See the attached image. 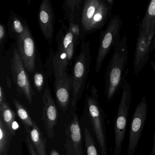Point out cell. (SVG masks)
I'll return each mask as SVG.
<instances>
[{
	"instance_id": "16",
	"label": "cell",
	"mask_w": 155,
	"mask_h": 155,
	"mask_svg": "<svg viewBox=\"0 0 155 155\" xmlns=\"http://www.w3.org/2000/svg\"><path fill=\"white\" fill-rule=\"evenodd\" d=\"M28 28V25L25 19L13 12H11L7 29L10 38L17 41L18 37L23 34Z\"/></svg>"
},
{
	"instance_id": "19",
	"label": "cell",
	"mask_w": 155,
	"mask_h": 155,
	"mask_svg": "<svg viewBox=\"0 0 155 155\" xmlns=\"http://www.w3.org/2000/svg\"><path fill=\"white\" fill-rule=\"evenodd\" d=\"M31 143L38 155H47L46 153V139L43 137V133L38 127L37 123L31 128L28 134Z\"/></svg>"
},
{
	"instance_id": "4",
	"label": "cell",
	"mask_w": 155,
	"mask_h": 155,
	"mask_svg": "<svg viewBox=\"0 0 155 155\" xmlns=\"http://www.w3.org/2000/svg\"><path fill=\"white\" fill-rule=\"evenodd\" d=\"M122 95L114 121V147L113 155H120L126 135L127 121L132 100L131 87L125 77L122 87Z\"/></svg>"
},
{
	"instance_id": "14",
	"label": "cell",
	"mask_w": 155,
	"mask_h": 155,
	"mask_svg": "<svg viewBox=\"0 0 155 155\" xmlns=\"http://www.w3.org/2000/svg\"><path fill=\"white\" fill-rule=\"evenodd\" d=\"M66 136L65 147L67 155H82L81 129L76 113L66 128Z\"/></svg>"
},
{
	"instance_id": "25",
	"label": "cell",
	"mask_w": 155,
	"mask_h": 155,
	"mask_svg": "<svg viewBox=\"0 0 155 155\" xmlns=\"http://www.w3.org/2000/svg\"><path fill=\"white\" fill-rule=\"evenodd\" d=\"M45 77L43 73L41 72L34 73L33 76L34 86L38 92H40L42 90L45 84Z\"/></svg>"
},
{
	"instance_id": "8",
	"label": "cell",
	"mask_w": 155,
	"mask_h": 155,
	"mask_svg": "<svg viewBox=\"0 0 155 155\" xmlns=\"http://www.w3.org/2000/svg\"><path fill=\"white\" fill-rule=\"evenodd\" d=\"M148 104L145 95L135 109L130 128L127 155H134L141 137L147 117Z\"/></svg>"
},
{
	"instance_id": "12",
	"label": "cell",
	"mask_w": 155,
	"mask_h": 155,
	"mask_svg": "<svg viewBox=\"0 0 155 155\" xmlns=\"http://www.w3.org/2000/svg\"><path fill=\"white\" fill-rule=\"evenodd\" d=\"M38 21L44 38L51 44L53 38L55 16L52 3L50 0H43L40 4Z\"/></svg>"
},
{
	"instance_id": "3",
	"label": "cell",
	"mask_w": 155,
	"mask_h": 155,
	"mask_svg": "<svg viewBox=\"0 0 155 155\" xmlns=\"http://www.w3.org/2000/svg\"><path fill=\"white\" fill-rule=\"evenodd\" d=\"M86 104L88 114L92 125L101 155H107L105 114L99 101L97 89L94 85L91 87L90 94H87Z\"/></svg>"
},
{
	"instance_id": "18",
	"label": "cell",
	"mask_w": 155,
	"mask_h": 155,
	"mask_svg": "<svg viewBox=\"0 0 155 155\" xmlns=\"http://www.w3.org/2000/svg\"><path fill=\"white\" fill-rule=\"evenodd\" d=\"M83 2H84L82 0H66L64 2L62 8L65 19L69 23L74 22L81 24L79 11Z\"/></svg>"
},
{
	"instance_id": "1",
	"label": "cell",
	"mask_w": 155,
	"mask_h": 155,
	"mask_svg": "<svg viewBox=\"0 0 155 155\" xmlns=\"http://www.w3.org/2000/svg\"><path fill=\"white\" fill-rule=\"evenodd\" d=\"M127 38L123 35L113 49L105 75V94L108 101L113 99L122 87L125 76L123 75L128 56Z\"/></svg>"
},
{
	"instance_id": "13",
	"label": "cell",
	"mask_w": 155,
	"mask_h": 155,
	"mask_svg": "<svg viewBox=\"0 0 155 155\" xmlns=\"http://www.w3.org/2000/svg\"><path fill=\"white\" fill-rule=\"evenodd\" d=\"M42 120L50 138L54 137V128L58 123L59 112L49 89L47 88L42 96Z\"/></svg>"
},
{
	"instance_id": "32",
	"label": "cell",
	"mask_w": 155,
	"mask_h": 155,
	"mask_svg": "<svg viewBox=\"0 0 155 155\" xmlns=\"http://www.w3.org/2000/svg\"><path fill=\"white\" fill-rule=\"evenodd\" d=\"M150 65H151V67H152V69H153V71L155 73V62L154 61H151L150 63Z\"/></svg>"
},
{
	"instance_id": "28",
	"label": "cell",
	"mask_w": 155,
	"mask_h": 155,
	"mask_svg": "<svg viewBox=\"0 0 155 155\" xmlns=\"http://www.w3.org/2000/svg\"><path fill=\"white\" fill-rule=\"evenodd\" d=\"M7 102L5 97L4 90L2 86H0V104Z\"/></svg>"
},
{
	"instance_id": "17",
	"label": "cell",
	"mask_w": 155,
	"mask_h": 155,
	"mask_svg": "<svg viewBox=\"0 0 155 155\" xmlns=\"http://www.w3.org/2000/svg\"><path fill=\"white\" fill-rule=\"evenodd\" d=\"M101 2V0H86L84 1L81 11V21L82 29L86 33Z\"/></svg>"
},
{
	"instance_id": "20",
	"label": "cell",
	"mask_w": 155,
	"mask_h": 155,
	"mask_svg": "<svg viewBox=\"0 0 155 155\" xmlns=\"http://www.w3.org/2000/svg\"><path fill=\"white\" fill-rule=\"evenodd\" d=\"M15 135L0 118V155H8Z\"/></svg>"
},
{
	"instance_id": "15",
	"label": "cell",
	"mask_w": 155,
	"mask_h": 155,
	"mask_svg": "<svg viewBox=\"0 0 155 155\" xmlns=\"http://www.w3.org/2000/svg\"><path fill=\"white\" fill-rule=\"evenodd\" d=\"M113 0H101V3L88 28L87 33H92L102 29L111 18Z\"/></svg>"
},
{
	"instance_id": "27",
	"label": "cell",
	"mask_w": 155,
	"mask_h": 155,
	"mask_svg": "<svg viewBox=\"0 0 155 155\" xmlns=\"http://www.w3.org/2000/svg\"><path fill=\"white\" fill-rule=\"evenodd\" d=\"M26 144L28 152H29L30 155H38L31 143V140L28 135H27V137H26Z\"/></svg>"
},
{
	"instance_id": "11",
	"label": "cell",
	"mask_w": 155,
	"mask_h": 155,
	"mask_svg": "<svg viewBox=\"0 0 155 155\" xmlns=\"http://www.w3.org/2000/svg\"><path fill=\"white\" fill-rule=\"evenodd\" d=\"M155 35V29L145 32L139 28V34L135 48L133 73L137 76L148 61L150 48Z\"/></svg>"
},
{
	"instance_id": "2",
	"label": "cell",
	"mask_w": 155,
	"mask_h": 155,
	"mask_svg": "<svg viewBox=\"0 0 155 155\" xmlns=\"http://www.w3.org/2000/svg\"><path fill=\"white\" fill-rule=\"evenodd\" d=\"M91 60L90 42L82 40L80 52L75 58L72 70V106H76L81 98L88 77Z\"/></svg>"
},
{
	"instance_id": "10",
	"label": "cell",
	"mask_w": 155,
	"mask_h": 155,
	"mask_svg": "<svg viewBox=\"0 0 155 155\" xmlns=\"http://www.w3.org/2000/svg\"><path fill=\"white\" fill-rule=\"evenodd\" d=\"M20 57L30 73H35L37 58V46L29 28L23 34L18 37L17 41Z\"/></svg>"
},
{
	"instance_id": "21",
	"label": "cell",
	"mask_w": 155,
	"mask_h": 155,
	"mask_svg": "<svg viewBox=\"0 0 155 155\" xmlns=\"http://www.w3.org/2000/svg\"><path fill=\"white\" fill-rule=\"evenodd\" d=\"M13 104L19 118L23 124L26 132L28 134L36 122L31 119L26 108L17 99L13 100Z\"/></svg>"
},
{
	"instance_id": "9",
	"label": "cell",
	"mask_w": 155,
	"mask_h": 155,
	"mask_svg": "<svg viewBox=\"0 0 155 155\" xmlns=\"http://www.w3.org/2000/svg\"><path fill=\"white\" fill-rule=\"evenodd\" d=\"M57 51L54 57L65 69L70 66L74 58L76 48L74 36L68 27L62 24L56 37Z\"/></svg>"
},
{
	"instance_id": "7",
	"label": "cell",
	"mask_w": 155,
	"mask_h": 155,
	"mask_svg": "<svg viewBox=\"0 0 155 155\" xmlns=\"http://www.w3.org/2000/svg\"><path fill=\"white\" fill-rule=\"evenodd\" d=\"M11 68L17 91L21 96H24L29 104H31L35 92L31 87L27 71L16 48H14L12 52Z\"/></svg>"
},
{
	"instance_id": "26",
	"label": "cell",
	"mask_w": 155,
	"mask_h": 155,
	"mask_svg": "<svg viewBox=\"0 0 155 155\" xmlns=\"http://www.w3.org/2000/svg\"><path fill=\"white\" fill-rule=\"evenodd\" d=\"M8 37V31L4 24H0V52L2 54Z\"/></svg>"
},
{
	"instance_id": "29",
	"label": "cell",
	"mask_w": 155,
	"mask_h": 155,
	"mask_svg": "<svg viewBox=\"0 0 155 155\" xmlns=\"http://www.w3.org/2000/svg\"><path fill=\"white\" fill-rule=\"evenodd\" d=\"M150 155H155V130L154 135H153V144H152V148H151Z\"/></svg>"
},
{
	"instance_id": "6",
	"label": "cell",
	"mask_w": 155,
	"mask_h": 155,
	"mask_svg": "<svg viewBox=\"0 0 155 155\" xmlns=\"http://www.w3.org/2000/svg\"><path fill=\"white\" fill-rule=\"evenodd\" d=\"M122 24L123 21L119 15H113L110 19L106 29L101 31L99 47L95 67L96 73L99 72L106 57L119 42Z\"/></svg>"
},
{
	"instance_id": "23",
	"label": "cell",
	"mask_w": 155,
	"mask_h": 155,
	"mask_svg": "<svg viewBox=\"0 0 155 155\" xmlns=\"http://www.w3.org/2000/svg\"><path fill=\"white\" fill-rule=\"evenodd\" d=\"M15 117L16 113L10 107L8 101L0 104V118L15 135L16 132L13 129V127L16 122Z\"/></svg>"
},
{
	"instance_id": "5",
	"label": "cell",
	"mask_w": 155,
	"mask_h": 155,
	"mask_svg": "<svg viewBox=\"0 0 155 155\" xmlns=\"http://www.w3.org/2000/svg\"><path fill=\"white\" fill-rule=\"evenodd\" d=\"M48 59V68H51L54 78V92L59 107L63 111L68 110L70 101V91L72 88L71 76L58 62L50 51Z\"/></svg>"
},
{
	"instance_id": "24",
	"label": "cell",
	"mask_w": 155,
	"mask_h": 155,
	"mask_svg": "<svg viewBox=\"0 0 155 155\" xmlns=\"http://www.w3.org/2000/svg\"><path fill=\"white\" fill-rule=\"evenodd\" d=\"M84 137L87 155H99L94 139L87 128L84 130Z\"/></svg>"
},
{
	"instance_id": "22",
	"label": "cell",
	"mask_w": 155,
	"mask_h": 155,
	"mask_svg": "<svg viewBox=\"0 0 155 155\" xmlns=\"http://www.w3.org/2000/svg\"><path fill=\"white\" fill-rule=\"evenodd\" d=\"M139 28L145 32L155 29V0H152L150 2Z\"/></svg>"
},
{
	"instance_id": "30",
	"label": "cell",
	"mask_w": 155,
	"mask_h": 155,
	"mask_svg": "<svg viewBox=\"0 0 155 155\" xmlns=\"http://www.w3.org/2000/svg\"><path fill=\"white\" fill-rule=\"evenodd\" d=\"M155 50V35L152 40L151 42V45H150V52H151L153 50Z\"/></svg>"
},
{
	"instance_id": "31",
	"label": "cell",
	"mask_w": 155,
	"mask_h": 155,
	"mask_svg": "<svg viewBox=\"0 0 155 155\" xmlns=\"http://www.w3.org/2000/svg\"><path fill=\"white\" fill-rule=\"evenodd\" d=\"M49 155H60L56 150L52 149L51 150Z\"/></svg>"
}]
</instances>
